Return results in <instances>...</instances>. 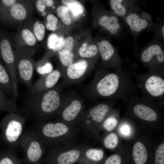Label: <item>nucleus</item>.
Instances as JSON below:
<instances>
[{
  "label": "nucleus",
  "mask_w": 164,
  "mask_h": 164,
  "mask_svg": "<svg viewBox=\"0 0 164 164\" xmlns=\"http://www.w3.org/2000/svg\"><path fill=\"white\" fill-rule=\"evenodd\" d=\"M23 158L18 157L16 152L7 149L0 151V164H22Z\"/></svg>",
  "instance_id": "22"
},
{
  "label": "nucleus",
  "mask_w": 164,
  "mask_h": 164,
  "mask_svg": "<svg viewBox=\"0 0 164 164\" xmlns=\"http://www.w3.org/2000/svg\"><path fill=\"white\" fill-rule=\"evenodd\" d=\"M80 56L84 58H92L96 56L99 52L97 46L95 45L88 47H82L79 50Z\"/></svg>",
  "instance_id": "25"
},
{
  "label": "nucleus",
  "mask_w": 164,
  "mask_h": 164,
  "mask_svg": "<svg viewBox=\"0 0 164 164\" xmlns=\"http://www.w3.org/2000/svg\"><path fill=\"white\" fill-rule=\"evenodd\" d=\"M5 94L0 88V106L4 109L5 111L8 113H15L26 116L24 110L17 107L15 101L13 99H8Z\"/></svg>",
  "instance_id": "21"
},
{
  "label": "nucleus",
  "mask_w": 164,
  "mask_h": 164,
  "mask_svg": "<svg viewBox=\"0 0 164 164\" xmlns=\"http://www.w3.org/2000/svg\"><path fill=\"white\" fill-rule=\"evenodd\" d=\"M136 85L144 97L155 101L162 100L164 96V75L148 72L136 76Z\"/></svg>",
  "instance_id": "6"
},
{
  "label": "nucleus",
  "mask_w": 164,
  "mask_h": 164,
  "mask_svg": "<svg viewBox=\"0 0 164 164\" xmlns=\"http://www.w3.org/2000/svg\"><path fill=\"white\" fill-rule=\"evenodd\" d=\"M41 14L43 16H45L46 15V12L44 11L42 12Z\"/></svg>",
  "instance_id": "43"
},
{
  "label": "nucleus",
  "mask_w": 164,
  "mask_h": 164,
  "mask_svg": "<svg viewBox=\"0 0 164 164\" xmlns=\"http://www.w3.org/2000/svg\"><path fill=\"white\" fill-rule=\"evenodd\" d=\"M62 2L67 8L69 12L74 18H77L84 12L83 5L79 1L75 0H63Z\"/></svg>",
  "instance_id": "23"
},
{
  "label": "nucleus",
  "mask_w": 164,
  "mask_h": 164,
  "mask_svg": "<svg viewBox=\"0 0 164 164\" xmlns=\"http://www.w3.org/2000/svg\"><path fill=\"white\" fill-rule=\"evenodd\" d=\"M139 59L148 72L164 75V51L163 44L154 39L143 48L138 54Z\"/></svg>",
  "instance_id": "5"
},
{
  "label": "nucleus",
  "mask_w": 164,
  "mask_h": 164,
  "mask_svg": "<svg viewBox=\"0 0 164 164\" xmlns=\"http://www.w3.org/2000/svg\"><path fill=\"white\" fill-rule=\"evenodd\" d=\"M59 59L62 65L67 68L73 63L74 54L72 52L59 55Z\"/></svg>",
  "instance_id": "33"
},
{
  "label": "nucleus",
  "mask_w": 164,
  "mask_h": 164,
  "mask_svg": "<svg viewBox=\"0 0 164 164\" xmlns=\"http://www.w3.org/2000/svg\"><path fill=\"white\" fill-rule=\"evenodd\" d=\"M63 38L59 36L55 33L51 34L47 40V46L48 48L53 50L56 51L63 42Z\"/></svg>",
  "instance_id": "27"
},
{
  "label": "nucleus",
  "mask_w": 164,
  "mask_h": 164,
  "mask_svg": "<svg viewBox=\"0 0 164 164\" xmlns=\"http://www.w3.org/2000/svg\"><path fill=\"white\" fill-rule=\"evenodd\" d=\"M73 37L68 36L65 38L57 49L59 55H63L71 52L73 46Z\"/></svg>",
  "instance_id": "26"
},
{
  "label": "nucleus",
  "mask_w": 164,
  "mask_h": 164,
  "mask_svg": "<svg viewBox=\"0 0 164 164\" xmlns=\"http://www.w3.org/2000/svg\"><path fill=\"white\" fill-rule=\"evenodd\" d=\"M46 28L49 30L55 31L56 29L58 19L57 17L52 14H49L46 17Z\"/></svg>",
  "instance_id": "35"
},
{
  "label": "nucleus",
  "mask_w": 164,
  "mask_h": 164,
  "mask_svg": "<svg viewBox=\"0 0 164 164\" xmlns=\"http://www.w3.org/2000/svg\"><path fill=\"white\" fill-rule=\"evenodd\" d=\"M1 1L4 4L8 7L14 5L16 1L15 0H2Z\"/></svg>",
  "instance_id": "41"
},
{
  "label": "nucleus",
  "mask_w": 164,
  "mask_h": 164,
  "mask_svg": "<svg viewBox=\"0 0 164 164\" xmlns=\"http://www.w3.org/2000/svg\"><path fill=\"white\" fill-rule=\"evenodd\" d=\"M98 24L112 36L119 38L121 36L122 25L119 17L112 12L110 14L101 15L98 19Z\"/></svg>",
  "instance_id": "14"
},
{
  "label": "nucleus",
  "mask_w": 164,
  "mask_h": 164,
  "mask_svg": "<svg viewBox=\"0 0 164 164\" xmlns=\"http://www.w3.org/2000/svg\"><path fill=\"white\" fill-rule=\"evenodd\" d=\"M82 154L80 151L75 149L62 151L56 146L43 158L42 162L50 164H73L78 162Z\"/></svg>",
  "instance_id": "12"
},
{
  "label": "nucleus",
  "mask_w": 164,
  "mask_h": 164,
  "mask_svg": "<svg viewBox=\"0 0 164 164\" xmlns=\"http://www.w3.org/2000/svg\"><path fill=\"white\" fill-rule=\"evenodd\" d=\"M61 76V72L58 70L41 75L33 85L32 91L30 93H39L53 87Z\"/></svg>",
  "instance_id": "16"
},
{
  "label": "nucleus",
  "mask_w": 164,
  "mask_h": 164,
  "mask_svg": "<svg viewBox=\"0 0 164 164\" xmlns=\"http://www.w3.org/2000/svg\"><path fill=\"white\" fill-rule=\"evenodd\" d=\"M116 101L109 99L107 102L99 103L91 108L83 114L86 120L96 123L102 122L110 109V104Z\"/></svg>",
  "instance_id": "15"
},
{
  "label": "nucleus",
  "mask_w": 164,
  "mask_h": 164,
  "mask_svg": "<svg viewBox=\"0 0 164 164\" xmlns=\"http://www.w3.org/2000/svg\"><path fill=\"white\" fill-rule=\"evenodd\" d=\"M36 124L35 130L45 148L56 146L69 132L68 126L60 121H38Z\"/></svg>",
  "instance_id": "7"
},
{
  "label": "nucleus",
  "mask_w": 164,
  "mask_h": 164,
  "mask_svg": "<svg viewBox=\"0 0 164 164\" xmlns=\"http://www.w3.org/2000/svg\"><path fill=\"white\" fill-rule=\"evenodd\" d=\"M129 27L134 38L146 29L154 25L151 15L142 10L136 4L123 20Z\"/></svg>",
  "instance_id": "8"
},
{
  "label": "nucleus",
  "mask_w": 164,
  "mask_h": 164,
  "mask_svg": "<svg viewBox=\"0 0 164 164\" xmlns=\"http://www.w3.org/2000/svg\"><path fill=\"white\" fill-rule=\"evenodd\" d=\"M118 121L116 116L112 114L108 116L103 123L104 128L108 131L113 130L117 126Z\"/></svg>",
  "instance_id": "30"
},
{
  "label": "nucleus",
  "mask_w": 164,
  "mask_h": 164,
  "mask_svg": "<svg viewBox=\"0 0 164 164\" xmlns=\"http://www.w3.org/2000/svg\"><path fill=\"white\" fill-rule=\"evenodd\" d=\"M104 143L105 146L107 148L113 149L117 146L118 143V139L115 134L111 133L105 137Z\"/></svg>",
  "instance_id": "29"
},
{
  "label": "nucleus",
  "mask_w": 164,
  "mask_h": 164,
  "mask_svg": "<svg viewBox=\"0 0 164 164\" xmlns=\"http://www.w3.org/2000/svg\"><path fill=\"white\" fill-rule=\"evenodd\" d=\"M88 67V62L85 60L73 63L66 69L62 76L64 82L72 84L79 82L86 75Z\"/></svg>",
  "instance_id": "13"
},
{
  "label": "nucleus",
  "mask_w": 164,
  "mask_h": 164,
  "mask_svg": "<svg viewBox=\"0 0 164 164\" xmlns=\"http://www.w3.org/2000/svg\"><path fill=\"white\" fill-rule=\"evenodd\" d=\"M84 102L79 96L72 94L66 98L62 97L61 106L57 113L58 121L64 123L72 122L81 116Z\"/></svg>",
  "instance_id": "9"
},
{
  "label": "nucleus",
  "mask_w": 164,
  "mask_h": 164,
  "mask_svg": "<svg viewBox=\"0 0 164 164\" xmlns=\"http://www.w3.org/2000/svg\"><path fill=\"white\" fill-rule=\"evenodd\" d=\"M11 15L15 19L19 20L24 19L26 17V11L24 6L20 4H15L10 9Z\"/></svg>",
  "instance_id": "24"
},
{
  "label": "nucleus",
  "mask_w": 164,
  "mask_h": 164,
  "mask_svg": "<svg viewBox=\"0 0 164 164\" xmlns=\"http://www.w3.org/2000/svg\"><path fill=\"white\" fill-rule=\"evenodd\" d=\"M22 36L24 41L28 45L33 46L35 44L36 38L29 29H23L22 32Z\"/></svg>",
  "instance_id": "31"
},
{
  "label": "nucleus",
  "mask_w": 164,
  "mask_h": 164,
  "mask_svg": "<svg viewBox=\"0 0 164 164\" xmlns=\"http://www.w3.org/2000/svg\"><path fill=\"white\" fill-rule=\"evenodd\" d=\"M0 88L13 99L12 81L7 69L0 61ZM14 100V99H13Z\"/></svg>",
  "instance_id": "19"
},
{
  "label": "nucleus",
  "mask_w": 164,
  "mask_h": 164,
  "mask_svg": "<svg viewBox=\"0 0 164 164\" xmlns=\"http://www.w3.org/2000/svg\"><path fill=\"white\" fill-rule=\"evenodd\" d=\"M132 73L124 69L121 72L104 69L96 72L88 89L94 99L106 98L127 101L134 94L137 87L132 78Z\"/></svg>",
  "instance_id": "1"
},
{
  "label": "nucleus",
  "mask_w": 164,
  "mask_h": 164,
  "mask_svg": "<svg viewBox=\"0 0 164 164\" xmlns=\"http://www.w3.org/2000/svg\"><path fill=\"white\" fill-rule=\"evenodd\" d=\"M104 155L102 150L90 148L82 154L78 162L80 164H98L102 161Z\"/></svg>",
  "instance_id": "18"
},
{
  "label": "nucleus",
  "mask_w": 164,
  "mask_h": 164,
  "mask_svg": "<svg viewBox=\"0 0 164 164\" xmlns=\"http://www.w3.org/2000/svg\"><path fill=\"white\" fill-rule=\"evenodd\" d=\"M46 7H51L54 4V1L52 0H46Z\"/></svg>",
  "instance_id": "42"
},
{
  "label": "nucleus",
  "mask_w": 164,
  "mask_h": 164,
  "mask_svg": "<svg viewBox=\"0 0 164 164\" xmlns=\"http://www.w3.org/2000/svg\"><path fill=\"white\" fill-rule=\"evenodd\" d=\"M65 83L40 92L30 93L23 109L27 118L42 121L56 115L61 104V91Z\"/></svg>",
  "instance_id": "2"
},
{
  "label": "nucleus",
  "mask_w": 164,
  "mask_h": 164,
  "mask_svg": "<svg viewBox=\"0 0 164 164\" xmlns=\"http://www.w3.org/2000/svg\"><path fill=\"white\" fill-rule=\"evenodd\" d=\"M151 100L133 94L129 97L127 101L132 107L133 113L136 117L144 121H153L158 118V114L156 111L149 105Z\"/></svg>",
  "instance_id": "11"
},
{
  "label": "nucleus",
  "mask_w": 164,
  "mask_h": 164,
  "mask_svg": "<svg viewBox=\"0 0 164 164\" xmlns=\"http://www.w3.org/2000/svg\"><path fill=\"white\" fill-rule=\"evenodd\" d=\"M153 29V30L157 39L163 40L164 38V25L163 23L156 24L154 23V26L151 28Z\"/></svg>",
  "instance_id": "38"
},
{
  "label": "nucleus",
  "mask_w": 164,
  "mask_h": 164,
  "mask_svg": "<svg viewBox=\"0 0 164 164\" xmlns=\"http://www.w3.org/2000/svg\"><path fill=\"white\" fill-rule=\"evenodd\" d=\"M57 14L64 24L67 25L70 24L71 19L68 10L66 6L60 5L58 7L57 9Z\"/></svg>",
  "instance_id": "28"
},
{
  "label": "nucleus",
  "mask_w": 164,
  "mask_h": 164,
  "mask_svg": "<svg viewBox=\"0 0 164 164\" xmlns=\"http://www.w3.org/2000/svg\"><path fill=\"white\" fill-rule=\"evenodd\" d=\"M27 117L15 113H8L0 122L1 138L8 149L16 152Z\"/></svg>",
  "instance_id": "3"
},
{
  "label": "nucleus",
  "mask_w": 164,
  "mask_h": 164,
  "mask_svg": "<svg viewBox=\"0 0 164 164\" xmlns=\"http://www.w3.org/2000/svg\"><path fill=\"white\" fill-rule=\"evenodd\" d=\"M53 67L52 64L47 62L42 65L37 66L36 68L37 72L41 75L49 73L53 71Z\"/></svg>",
  "instance_id": "36"
},
{
  "label": "nucleus",
  "mask_w": 164,
  "mask_h": 164,
  "mask_svg": "<svg viewBox=\"0 0 164 164\" xmlns=\"http://www.w3.org/2000/svg\"><path fill=\"white\" fill-rule=\"evenodd\" d=\"M33 30L38 40L42 41L44 38L45 32V27L44 25L37 21L34 24Z\"/></svg>",
  "instance_id": "32"
},
{
  "label": "nucleus",
  "mask_w": 164,
  "mask_h": 164,
  "mask_svg": "<svg viewBox=\"0 0 164 164\" xmlns=\"http://www.w3.org/2000/svg\"><path fill=\"white\" fill-rule=\"evenodd\" d=\"M19 144L24 152V163L41 164L43 162L45 148L36 130H29L23 133Z\"/></svg>",
  "instance_id": "4"
},
{
  "label": "nucleus",
  "mask_w": 164,
  "mask_h": 164,
  "mask_svg": "<svg viewBox=\"0 0 164 164\" xmlns=\"http://www.w3.org/2000/svg\"><path fill=\"white\" fill-rule=\"evenodd\" d=\"M154 162L155 164H164V143L160 145L156 150Z\"/></svg>",
  "instance_id": "34"
},
{
  "label": "nucleus",
  "mask_w": 164,
  "mask_h": 164,
  "mask_svg": "<svg viewBox=\"0 0 164 164\" xmlns=\"http://www.w3.org/2000/svg\"><path fill=\"white\" fill-rule=\"evenodd\" d=\"M103 164H123V161L121 156L119 154H112L107 158Z\"/></svg>",
  "instance_id": "37"
},
{
  "label": "nucleus",
  "mask_w": 164,
  "mask_h": 164,
  "mask_svg": "<svg viewBox=\"0 0 164 164\" xmlns=\"http://www.w3.org/2000/svg\"><path fill=\"white\" fill-rule=\"evenodd\" d=\"M120 125L119 128L120 133L124 136H129L131 133V129L129 125L127 123L124 122Z\"/></svg>",
  "instance_id": "39"
},
{
  "label": "nucleus",
  "mask_w": 164,
  "mask_h": 164,
  "mask_svg": "<svg viewBox=\"0 0 164 164\" xmlns=\"http://www.w3.org/2000/svg\"><path fill=\"white\" fill-rule=\"evenodd\" d=\"M36 6L37 10L40 12L44 11L46 7V0H38L36 3Z\"/></svg>",
  "instance_id": "40"
},
{
  "label": "nucleus",
  "mask_w": 164,
  "mask_h": 164,
  "mask_svg": "<svg viewBox=\"0 0 164 164\" xmlns=\"http://www.w3.org/2000/svg\"><path fill=\"white\" fill-rule=\"evenodd\" d=\"M132 158L134 164H146L148 160V153L144 145L140 142L134 145Z\"/></svg>",
  "instance_id": "20"
},
{
  "label": "nucleus",
  "mask_w": 164,
  "mask_h": 164,
  "mask_svg": "<svg viewBox=\"0 0 164 164\" xmlns=\"http://www.w3.org/2000/svg\"><path fill=\"white\" fill-rule=\"evenodd\" d=\"M2 111H5L4 109L0 106V112Z\"/></svg>",
  "instance_id": "44"
},
{
  "label": "nucleus",
  "mask_w": 164,
  "mask_h": 164,
  "mask_svg": "<svg viewBox=\"0 0 164 164\" xmlns=\"http://www.w3.org/2000/svg\"><path fill=\"white\" fill-rule=\"evenodd\" d=\"M2 140L1 138L0 137V142Z\"/></svg>",
  "instance_id": "45"
},
{
  "label": "nucleus",
  "mask_w": 164,
  "mask_h": 164,
  "mask_svg": "<svg viewBox=\"0 0 164 164\" xmlns=\"http://www.w3.org/2000/svg\"><path fill=\"white\" fill-rule=\"evenodd\" d=\"M99 53L106 67L112 68L114 71L121 72L123 61L119 56L117 48L108 40H101L97 43Z\"/></svg>",
  "instance_id": "10"
},
{
  "label": "nucleus",
  "mask_w": 164,
  "mask_h": 164,
  "mask_svg": "<svg viewBox=\"0 0 164 164\" xmlns=\"http://www.w3.org/2000/svg\"><path fill=\"white\" fill-rule=\"evenodd\" d=\"M110 4L112 12L124 20L136 4L133 0H110Z\"/></svg>",
  "instance_id": "17"
}]
</instances>
